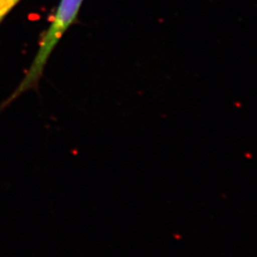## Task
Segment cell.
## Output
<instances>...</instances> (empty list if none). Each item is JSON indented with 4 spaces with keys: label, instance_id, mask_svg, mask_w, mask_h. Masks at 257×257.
<instances>
[{
    "label": "cell",
    "instance_id": "cell-1",
    "mask_svg": "<svg viewBox=\"0 0 257 257\" xmlns=\"http://www.w3.org/2000/svg\"><path fill=\"white\" fill-rule=\"evenodd\" d=\"M82 2L83 0H61L55 13V18L41 40L33 64L28 70L27 74L19 85V89L14 93L10 100H13L22 92H26L37 85L39 78L43 74V70L50 55H52V52L59 42L60 38L64 35L67 29L71 26L74 19H76Z\"/></svg>",
    "mask_w": 257,
    "mask_h": 257
},
{
    "label": "cell",
    "instance_id": "cell-2",
    "mask_svg": "<svg viewBox=\"0 0 257 257\" xmlns=\"http://www.w3.org/2000/svg\"><path fill=\"white\" fill-rule=\"evenodd\" d=\"M20 0H0V22Z\"/></svg>",
    "mask_w": 257,
    "mask_h": 257
}]
</instances>
